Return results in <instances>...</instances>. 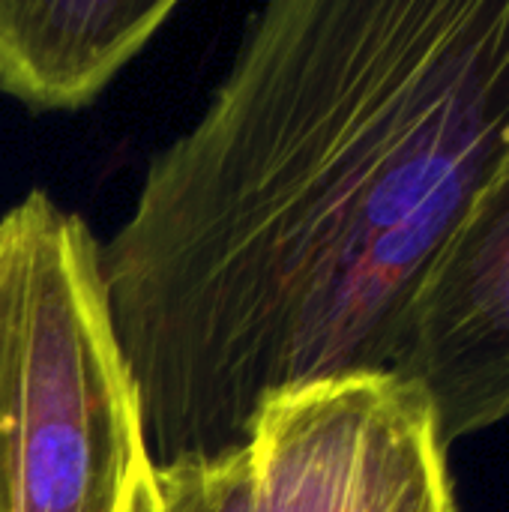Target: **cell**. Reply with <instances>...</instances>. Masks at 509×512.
<instances>
[{
  "label": "cell",
  "mask_w": 509,
  "mask_h": 512,
  "mask_svg": "<svg viewBox=\"0 0 509 512\" xmlns=\"http://www.w3.org/2000/svg\"><path fill=\"white\" fill-rule=\"evenodd\" d=\"M509 147V0H276L99 243L150 462L246 444L273 393L393 372Z\"/></svg>",
  "instance_id": "1"
},
{
  "label": "cell",
  "mask_w": 509,
  "mask_h": 512,
  "mask_svg": "<svg viewBox=\"0 0 509 512\" xmlns=\"http://www.w3.org/2000/svg\"><path fill=\"white\" fill-rule=\"evenodd\" d=\"M147 468L99 240L30 192L0 219V512H126Z\"/></svg>",
  "instance_id": "2"
},
{
  "label": "cell",
  "mask_w": 509,
  "mask_h": 512,
  "mask_svg": "<svg viewBox=\"0 0 509 512\" xmlns=\"http://www.w3.org/2000/svg\"><path fill=\"white\" fill-rule=\"evenodd\" d=\"M246 447L261 512H459L435 411L393 372L273 393Z\"/></svg>",
  "instance_id": "3"
},
{
  "label": "cell",
  "mask_w": 509,
  "mask_h": 512,
  "mask_svg": "<svg viewBox=\"0 0 509 512\" xmlns=\"http://www.w3.org/2000/svg\"><path fill=\"white\" fill-rule=\"evenodd\" d=\"M393 375L423 390L447 450L509 420V147L432 258Z\"/></svg>",
  "instance_id": "4"
},
{
  "label": "cell",
  "mask_w": 509,
  "mask_h": 512,
  "mask_svg": "<svg viewBox=\"0 0 509 512\" xmlns=\"http://www.w3.org/2000/svg\"><path fill=\"white\" fill-rule=\"evenodd\" d=\"M174 12V0H0V90L33 111L84 108Z\"/></svg>",
  "instance_id": "5"
},
{
  "label": "cell",
  "mask_w": 509,
  "mask_h": 512,
  "mask_svg": "<svg viewBox=\"0 0 509 512\" xmlns=\"http://www.w3.org/2000/svg\"><path fill=\"white\" fill-rule=\"evenodd\" d=\"M126 512H261L249 447L150 462Z\"/></svg>",
  "instance_id": "6"
}]
</instances>
